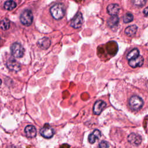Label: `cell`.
<instances>
[{
    "label": "cell",
    "mask_w": 148,
    "mask_h": 148,
    "mask_svg": "<svg viewBox=\"0 0 148 148\" xmlns=\"http://www.w3.org/2000/svg\"><path fill=\"white\" fill-rule=\"evenodd\" d=\"M128 140L132 145L137 146L140 144L142 142V138L138 134L135 133H131L128 136Z\"/></svg>",
    "instance_id": "9"
},
{
    "label": "cell",
    "mask_w": 148,
    "mask_h": 148,
    "mask_svg": "<svg viewBox=\"0 0 148 148\" xmlns=\"http://www.w3.org/2000/svg\"><path fill=\"white\" fill-rule=\"evenodd\" d=\"M10 52L14 57L21 58L24 55V49L20 43L15 42L10 47Z\"/></svg>",
    "instance_id": "4"
},
{
    "label": "cell",
    "mask_w": 148,
    "mask_h": 148,
    "mask_svg": "<svg viewBox=\"0 0 148 148\" xmlns=\"http://www.w3.org/2000/svg\"><path fill=\"white\" fill-rule=\"evenodd\" d=\"M101 136V133L98 130H95L92 133H91L88 137V141L90 143H94L96 140L98 139Z\"/></svg>",
    "instance_id": "14"
},
{
    "label": "cell",
    "mask_w": 148,
    "mask_h": 148,
    "mask_svg": "<svg viewBox=\"0 0 148 148\" xmlns=\"http://www.w3.org/2000/svg\"><path fill=\"white\" fill-rule=\"evenodd\" d=\"M144 58L142 56H139L138 57L131 60L129 61L128 64L132 68H136V67H140L143 64Z\"/></svg>",
    "instance_id": "10"
},
{
    "label": "cell",
    "mask_w": 148,
    "mask_h": 148,
    "mask_svg": "<svg viewBox=\"0 0 148 148\" xmlns=\"http://www.w3.org/2000/svg\"><path fill=\"white\" fill-rule=\"evenodd\" d=\"M108 13L111 16L117 15L120 10V6L116 3H112L108 6L107 7Z\"/></svg>",
    "instance_id": "13"
},
{
    "label": "cell",
    "mask_w": 148,
    "mask_h": 148,
    "mask_svg": "<svg viewBox=\"0 0 148 148\" xmlns=\"http://www.w3.org/2000/svg\"><path fill=\"white\" fill-rule=\"evenodd\" d=\"M10 27V21L8 18H3L1 23V28L3 30H8Z\"/></svg>",
    "instance_id": "19"
},
{
    "label": "cell",
    "mask_w": 148,
    "mask_h": 148,
    "mask_svg": "<svg viewBox=\"0 0 148 148\" xmlns=\"http://www.w3.org/2000/svg\"><path fill=\"white\" fill-rule=\"evenodd\" d=\"M52 17L56 20H60L65 14V7L63 4L57 3L52 6L50 9Z\"/></svg>",
    "instance_id": "1"
},
{
    "label": "cell",
    "mask_w": 148,
    "mask_h": 148,
    "mask_svg": "<svg viewBox=\"0 0 148 148\" xmlns=\"http://www.w3.org/2000/svg\"><path fill=\"white\" fill-rule=\"evenodd\" d=\"M17 6L16 3L12 0H8L4 3V8L7 10H12L14 9Z\"/></svg>",
    "instance_id": "17"
},
{
    "label": "cell",
    "mask_w": 148,
    "mask_h": 148,
    "mask_svg": "<svg viewBox=\"0 0 148 148\" xmlns=\"http://www.w3.org/2000/svg\"><path fill=\"white\" fill-rule=\"evenodd\" d=\"M139 56V51L138 49H134L132 50L127 56V58L129 61L138 57Z\"/></svg>",
    "instance_id": "18"
},
{
    "label": "cell",
    "mask_w": 148,
    "mask_h": 148,
    "mask_svg": "<svg viewBox=\"0 0 148 148\" xmlns=\"http://www.w3.org/2000/svg\"><path fill=\"white\" fill-rule=\"evenodd\" d=\"M138 27L135 25H132L127 27L125 29V34L128 36H132L136 32Z\"/></svg>",
    "instance_id": "15"
},
{
    "label": "cell",
    "mask_w": 148,
    "mask_h": 148,
    "mask_svg": "<svg viewBox=\"0 0 148 148\" xmlns=\"http://www.w3.org/2000/svg\"><path fill=\"white\" fill-rule=\"evenodd\" d=\"M20 20L21 23L25 25L29 26L33 21V14L30 10H25L20 15Z\"/></svg>",
    "instance_id": "3"
},
{
    "label": "cell",
    "mask_w": 148,
    "mask_h": 148,
    "mask_svg": "<svg viewBox=\"0 0 148 148\" xmlns=\"http://www.w3.org/2000/svg\"><path fill=\"white\" fill-rule=\"evenodd\" d=\"M98 148H109V144L107 142L103 140L99 143Z\"/></svg>",
    "instance_id": "22"
},
{
    "label": "cell",
    "mask_w": 148,
    "mask_h": 148,
    "mask_svg": "<svg viewBox=\"0 0 148 148\" xmlns=\"http://www.w3.org/2000/svg\"><path fill=\"white\" fill-rule=\"evenodd\" d=\"M131 2L134 5L141 7L145 5L146 0H131Z\"/></svg>",
    "instance_id": "21"
},
{
    "label": "cell",
    "mask_w": 148,
    "mask_h": 148,
    "mask_svg": "<svg viewBox=\"0 0 148 148\" xmlns=\"http://www.w3.org/2000/svg\"><path fill=\"white\" fill-rule=\"evenodd\" d=\"M119 18L117 15L112 16L108 21V24L110 27H114L119 23Z\"/></svg>",
    "instance_id": "16"
},
{
    "label": "cell",
    "mask_w": 148,
    "mask_h": 148,
    "mask_svg": "<svg viewBox=\"0 0 148 148\" xmlns=\"http://www.w3.org/2000/svg\"><path fill=\"white\" fill-rule=\"evenodd\" d=\"M106 106V103L102 100H98L94 105L93 112L95 114H99Z\"/></svg>",
    "instance_id": "8"
},
{
    "label": "cell",
    "mask_w": 148,
    "mask_h": 148,
    "mask_svg": "<svg viewBox=\"0 0 148 148\" xmlns=\"http://www.w3.org/2000/svg\"><path fill=\"white\" fill-rule=\"evenodd\" d=\"M37 44L40 48L42 49H47L51 45V40L49 38L43 37L38 40Z\"/></svg>",
    "instance_id": "11"
},
{
    "label": "cell",
    "mask_w": 148,
    "mask_h": 148,
    "mask_svg": "<svg viewBox=\"0 0 148 148\" xmlns=\"http://www.w3.org/2000/svg\"><path fill=\"white\" fill-rule=\"evenodd\" d=\"M24 132L26 136L29 138H34L36 135V128L32 125H28L26 126L24 129Z\"/></svg>",
    "instance_id": "12"
},
{
    "label": "cell",
    "mask_w": 148,
    "mask_h": 148,
    "mask_svg": "<svg viewBox=\"0 0 148 148\" xmlns=\"http://www.w3.org/2000/svg\"><path fill=\"white\" fill-rule=\"evenodd\" d=\"M143 105V99L138 95L131 97L129 100V105L130 108L133 110H139Z\"/></svg>",
    "instance_id": "2"
},
{
    "label": "cell",
    "mask_w": 148,
    "mask_h": 148,
    "mask_svg": "<svg viewBox=\"0 0 148 148\" xmlns=\"http://www.w3.org/2000/svg\"><path fill=\"white\" fill-rule=\"evenodd\" d=\"M7 68L11 71L13 72H18L21 69L20 64L14 59L10 58L6 62Z\"/></svg>",
    "instance_id": "6"
},
{
    "label": "cell",
    "mask_w": 148,
    "mask_h": 148,
    "mask_svg": "<svg viewBox=\"0 0 148 148\" xmlns=\"http://www.w3.org/2000/svg\"><path fill=\"white\" fill-rule=\"evenodd\" d=\"M143 14L145 16H148V6L143 10Z\"/></svg>",
    "instance_id": "23"
},
{
    "label": "cell",
    "mask_w": 148,
    "mask_h": 148,
    "mask_svg": "<svg viewBox=\"0 0 148 148\" xmlns=\"http://www.w3.org/2000/svg\"><path fill=\"white\" fill-rule=\"evenodd\" d=\"M134 20V16L133 15L130 13H126L123 16V21L125 23H128L131 22Z\"/></svg>",
    "instance_id": "20"
},
{
    "label": "cell",
    "mask_w": 148,
    "mask_h": 148,
    "mask_svg": "<svg viewBox=\"0 0 148 148\" xmlns=\"http://www.w3.org/2000/svg\"><path fill=\"white\" fill-rule=\"evenodd\" d=\"M83 23V18L82 14L80 12H78L75 16V18L72 20L71 23V26L75 29L80 28Z\"/></svg>",
    "instance_id": "7"
},
{
    "label": "cell",
    "mask_w": 148,
    "mask_h": 148,
    "mask_svg": "<svg viewBox=\"0 0 148 148\" xmlns=\"http://www.w3.org/2000/svg\"><path fill=\"white\" fill-rule=\"evenodd\" d=\"M54 130L48 124H45L40 130V135L45 138H51L54 135Z\"/></svg>",
    "instance_id": "5"
}]
</instances>
